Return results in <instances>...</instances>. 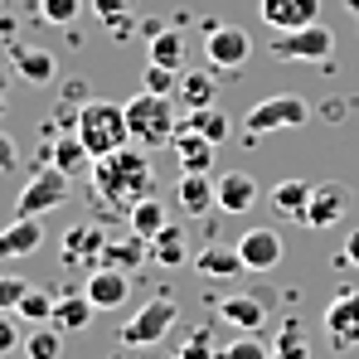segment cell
Listing matches in <instances>:
<instances>
[{"instance_id": "6da1fadb", "label": "cell", "mask_w": 359, "mask_h": 359, "mask_svg": "<svg viewBox=\"0 0 359 359\" xmlns=\"http://www.w3.org/2000/svg\"><path fill=\"white\" fill-rule=\"evenodd\" d=\"M151 194H156V170H151V151L141 146H121L117 156L97 161L88 175V199L93 209H102V219H126Z\"/></svg>"}, {"instance_id": "7a4b0ae2", "label": "cell", "mask_w": 359, "mask_h": 359, "mask_svg": "<svg viewBox=\"0 0 359 359\" xmlns=\"http://www.w3.org/2000/svg\"><path fill=\"white\" fill-rule=\"evenodd\" d=\"M73 131L83 136V146L93 151V161H107V156H117L121 146H131L126 107L107 102V97H93V102H83V112H78V126H73Z\"/></svg>"}, {"instance_id": "3957f363", "label": "cell", "mask_w": 359, "mask_h": 359, "mask_svg": "<svg viewBox=\"0 0 359 359\" xmlns=\"http://www.w3.org/2000/svg\"><path fill=\"white\" fill-rule=\"evenodd\" d=\"M126 126H131V141H136L141 151H165V146L175 141V131H180L175 102L141 88V93L126 102Z\"/></svg>"}, {"instance_id": "277c9868", "label": "cell", "mask_w": 359, "mask_h": 359, "mask_svg": "<svg viewBox=\"0 0 359 359\" xmlns=\"http://www.w3.org/2000/svg\"><path fill=\"white\" fill-rule=\"evenodd\" d=\"M267 54H272L277 63H330V54H335V34H330L320 20L306 25V29H272Z\"/></svg>"}, {"instance_id": "5b68a950", "label": "cell", "mask_w": 359, "mask_h": 359, "mask_svg": "<svg viewBox=\"0 0 359 359\" xmlns=\"http://www.w3.org/2000/svg\"><path fill=\"white\" fill-rule=\"evenodd\" d=\"M175 325H180V306L170 297H151L146 306H136V316H126V325H121V345L151 350V345H161Z\"/></svg>"}, {"instance_id": "8992f818", "label": "cell", "mask_w": 359, "mask_h": 359, "mask_svg": "<svg viewBox=\"0 0 359 359\" xmlns=\"http://www.w3.org/2000/svg\"><path fill=\"white\" fill-rule=\"evenodd\" d=\"M68 184H73V180L63 175V170H54V165H34V175L25 180V189H20V199H15V214H20V219H44V214L63 209Z\"/></svg>"}, {"instance_id": "52a82bcc", "label": "cell", "mask_w": 359, "mask_h": 359, "mask_svg": "<svg viewBox=\"0 0 359 359\" xmlns=\"http://www.w3.org/2000/svg\"><path fill=\"white\" fill-rule=\"evenodd\" d=\"M306 117H311V107H306L301 97L277 93V97H262V102H252V107H248L243 131H248V141H252V136H272V131H297Z\"/></svg>"}, {"instance_id": "ba28073f", "label": "cell", "mask_w": 359, "mask_h": 359, "mask_svg": "<svg viewBox=\"0 0 359 359\" xmlns=\"http://www.w3.org/2000/svg\"><path fill=\"white\" fill-rule=\"evenodd\" d=\"M204 59L214 73H238L252 59V39L238 25H204Z\"/></svg>"}, {"instance_id": "9c48e42d", "label": "cell", "mask_w": 359, "mask_h": 359, "mask_svg": "<svg viewBox=\"0 0 359 359\" xmlns=\"http://www.w3.org/2000/svg\"><path fill=\"white\" fill-rule=\"evenodd\" d=\"M350 204H355V194H350V184H340V180H325V184H316V194H311V204H306V229H316V233H325V229H335L345 214H350Z\"/></svg>"}, {"instance_id": "30bf717a", "label": "cell", "mask_w": 359, "mask_h": 359, "mask_svg": "<svg viewBox=\"0 0 359 359\" xmlns=\"http://www.w3.org/2000/svg\"><path fill=\"white\" fill-rule=\"evenodd\" d=\"M39 165H54V170H63L68 180H78V175H93V151L83 146V136L78 131H59V136H49L44 141V161Z\"/></svg>"}, {"instance_id": "8fae6325", "label": "cell", "mask_w": 359, "mask_h": 359, "mask_svg": "<svg viewBox=\"0 0 359 359\" xmlns=\"http://www.w3.org/2000/svg\"><path fill=\"white\" fill-rule=\"evenodd\" d=\"M107 233L97 229V224H73L68 233H63L59 252L68 267H83V272H93V267H102V252H107Z\"/></svg>"}, {"instance_id": "7c38bea8", "label": "cell", "mask_w": 359, "mask_h": 359, "mask_svg": "<svg viewBox=\"0 0 359 359\" xmlns=\"http://www.w3.org/2000/svg\"><path fill=\"white\" fill-rule=\"evenodd\" d=\"M325 335H330L335 350H359V292L355 287H345L325 306Z\"/></svg>"}, {"instance_id": "4fadbf2b", "label": "cell", "mask_w": 359, "mask_h": 359, "mask_svg": "<svg viewBox=\"0 0 359 359\" xmlns=\"http://www.w3.org/2000/svg\"><path fill=\"white\" fill-rule=\"evenodd\" d=\"M233 248H238L248 272H272V267L282 262V252H287V248H282V233H277V229H262V224H252Z\"/></svg>"}, {"instance_id": "5bb4252c", "label": "cell", "mask_w": 359, "mask_h": 359, "mask_svg": "<svg viewBox=\"0 0 359 359\" xmlns=\"http://www.w3.org/2000/svg\"><path fill=\"white\" fill-rule=\"evenodd\" d=\"M214 311H219L224 325H233L243 335H257V330L267 325V301L252 297V292H229V297L214 301Z\"/></svg>"}, {"instance_id": "9a60e30c", "label": "cell", "mask_w": 359, "mask_h": 359, "mask_svg": "<svg viewBox=\"0 0 359 359\" xmlns=\"http://www.w3.org/2000/svg\"><path fill=\"white\" fill-rule=\"evenodd\" d=\"M83 292H88V301H93L97 311H117V306H126V297H131V272L93 267L88 282H83Z\"/></svg>"}, {"instance_id": "2e32d148", "label": "cell", "mask_w": 359, "mask_h": 359, "mask_svg": "<svg viewBox=\"0 0 359 359\" xmlns=\"http://www.w3.org/2000/svg\"><path fill=\"white\" fill-rule=\"evenodd\" d=\"M257 15L267 29H306L320 15V0H257Z\"/></svg>"}, {"instance_id": "e0dca14e", "label": "cell", "mask_w": 359, "mask_h": 359, "mask_svg": "<svg viewBox=\"0 0 359 359\" xmlns=\"http://www.w3.org/2000/svg\"><path fill=\"white\" fill-rule=\"evenodd\" d=\"M10 68H15L25 83L44 88V83L59 78V54H49V49H39V44H10Z\"/></svg>"}, {"instance_id": "ac0fdd59", "label": "cell", "mask_w": 359, "mask_h": 359, "mask_svg": "<svg viewBox=\"0 0 359 359\" xmlns=\"http://www.w3.org/2000/svg\"><path fill=\"white\" fill-rule=\"evenodd\" d=\"M214 194H219V214H248L262 189H257V180L248 170H224L214 180Z\"/></svg>"}, {"instance_id": "d6986e66", "label": "cell", "mask_w": 359, "mask_h": 359, "mask_svg": "<svg viewBox=\"0 0 359 359\" xmlns=\"http://www.w3.org/2000/svg\"><path fill=\"white\" fill-rule=\"evenodd\" d=\"M44 248V224L39 219H10L5 229H0V262H15V257H29V252H39Z\"/></svg>"}, {"instance_id": "ffe728a7", "label": "cell", "mask_w": 359, "mask_h": 359, "mask_svg": "<svg viewBox=\"0 0 359 359\" xmlns=\"http://www.w3.org/2000/svg\"><path fill=\"white\" fill-rule=\"evenodd\" d=\"M170 151H175V161H180V170L184 175H209L214 170V141H204L199 131H189V126H180L175 131V141H170Z\"/></svg>"}, {"instance_id": "44dd1931", "label": "cell", "mask_w": 359, "mask_h": 359, "mask_svg": "<svg viewBox=\"0 0 359 359\" xmlns=\"http://www.w3.org/2000/svg\"><path fill=\"white\" fill-rule=\"evenodd\" d=\"M93 316H97V306L88 301V292H73V287H63L59 301H54V325H59L63 335H78V330H88V325H93Z\"/></svg>"}, {"instance_id": "7402d4cb", "label": "cell", "mask_w": 359, "mask_h": 359, "mask_svg": "<svg viewBox=\"0 0 359 359\" xmlns=\"http://www.w3.org/2000/svg\"><path fill=\"white\" fill-rule=\"evenodd\" d=\"M311 194H316V184H306V180H277V184L267 189V204H272L277 219H297V224H301Z\"/></svg>"}, {"instance_id": "603a6c76", "label": "cell", "mask_w": 359, "mask_h": 359, "mask_svg": "<svg viewBox=\"0 0 359 359\" xmlns=\"http://www.w3.org/2000/svg\"><path fill=\"white\" fill-rule=\"evenodd\" d=\"M194 272L199 277H214V282H233L238 272H248L238 257V248H229V243H209L199 257H194Z\"/></svg>"}, {"instance_id": "cb8c5ba5", "label": "cell", "mask_w": 359, "mask_h": 359, "mask_svg": "<svg viewBox=\"0 0 359 359\" xmlns=\"http://www.w3.org/2000/svg\"><path fill=\"white\" fill-rule=\"evenodd\" d=\"M175 204L189 219H204L209 209H219V194H214V180L209 175H180L175 184Z\"/></svg>"}, {"instance_id": "d4e9b609", "label": "cell", "mask_w": 359, "mask_h": 359, "mask_svg": "<svg viewBox=\"0 0 359 359\" xmlns=\"http://www.w3.org/2000/svg\"><path fill=\"white\" fill-rule=\"evenodd\" d=\"M214 93H219V78H214V68H184L180 73V102H184V112H199V107H214Z\"/></svg>"}, {"instance_id": "484cf974", "label": "cell", "mask_w": 359, "mask_h": 359, "mask_svg": "<svg viewBox=\"0 0 359 359\" xmlns=\"http://www.w3.org/2000/svg\"><path fill=\"white\" fill-rule=\"evenodd\" d=\"M141 262H151V238H141V233L112 238L102 252V267H117V272H136Z\"/></svg>"}, {"instance_id": "4316f807", "label": "cell", "mask_w": 359, "mask_h": 359, "mask_svg": "<svg viewBox=\"0 0 359 359\" xmlns=\"http://www.w3.org/2000/svg\"><path fill=\"white\" fill-rule=\"evenodd\" d=\"M126 224H131V233H141V238H156L165 224H170V209H165V199H141L131 214H126Z\"/></svg>"}, {"instance_id": "83f0119b", "label": "cell", "mask_w": 359, "mask_h": 359, "mask_svg": "<svg viewBox=\"0 0 359 359\" xmlns=\"http://www.w3.org/2000/svg\"><path fill=\"white\" fill-rule=\"evenodd\" d=\"M180 126H189V131H199L204 141H214V146H224L229 141V131H233V121L224 117L219 107H199V112H184Z\"/></svg>"}, {"instance_id": "f1b7e54d", "label": "cell", "mask_w": 359, "mask_h": 359, "mask_svg": "<svg viewBox=\"0 0 359 359\" xmlns=\"http://www.w3.org/2000/svg\"><path fill=\"white\" fill-rule=\"evenodd\" d=\"M184 34L180 29H156L151 34V63H161V68H175V73H184Z\"/></svg>"}, {"instance_id": "f546056e", "label": "cell", "mask_w": 359, "mask_h": 359, "mask_svg": "<svg viewBox=\"0 0 359 359\" xmlns=\"http://www.w3.org/2000/svg\"><path fill=\"white\" fill-rule=\"evenodd\" d=\"M189 243H184V229L180 224H165L156 238H151V262H161V267H180L189 252H184Z\"/></svg>"}, {"instance_id": "4dcf8cb0", "label": "cell", "mask_w": 359, "mask_h": 359, "mask_svg": "<svg viewBox=\"0 0 359 359\" xmlns=\"http://www.w3.org/2000/svg\"><path fill=\"white\" fill-rule=\"evenodd\" d=\"M25 355L29 359H63V330L49 320V325H34L25 335Z\"/></svg>"}, {"instance_id": "1f68e13d", "label": "cell", "mask_w": 359, "mask_h": 359, "mask_svg": "<svg viewBox=\"0 0 359 359\" xmlns=\"http://www.w3.org/2000/svg\"><path fill=\"white\" fill-rule=\"evenodd\" d=\"M54 301H59V292H49V287H29L15 316L29 320V325H49V320H54Z\"/></svg>"}, {"instance_id": "d6a6232c", "label": "cell", "mask_w": 359, "mask_h": 359, "mask_svg": "<svg viewBox=\"0 0 359 359\" xmlns=\"http://www.w3.org/2000/svg\"><path fill=\"white\" fill-rule=\"evenodd\" d=\"M272 359H311V340H306L301 320H282L277 345H272Z\"/></svg>"}, {"instance_id": "836d02e7", "label": "cell", "mask_w": 359, "mask_h": 359, "mask_svg": "<svg viewBox=\"0 0 359 359\" xmlns=\"http://www.w3.org/2000/svg\"><path fill=\"white\" fill-rule=\"evenodd\" d=\"M219 359H272V345H262V335H243L238 330V340L219 345Z\"/></svg>"}, {"instance_id": "e575fe53", "label": "cell", "mask_w": 359, "mask_h": 359, "mask_svg": "<svg viewBox=\"0 0 359 359\" xmlns=\"http://www.w3.org/2000/svg\"><path fill=\"white\" fill-rule=\"evenodd\" d=\"M175 359H219V345H214V325H199L184 345H180Z\"/></svg>"}, {"instance_id": "d590c367", "label": "cell", "mask_w": 359, "mask_h": 359, "mask_svg": "<svg viewBox=\"0 0 359 359\" xmlns=\"http://www.w3.org/2000/svg\"><path fill=\"white\" fill-rule=\"evenodd\" d=\"M141 88H146V93H161V97H170V93H180V73H175V68H161V63H146V73H141Z\"/></svg>"}, {"instance_id": "8d00e7d4", "label": "cell", "mask_w": 359, "mask_h": 359, "mask_svg": "<svg viewBox=\"0 0 359 359\" xmlns=\"http://www.w3.org/2000/svg\"><path fill=\"white\" fill-rule=\"evenodd\" d=\"M83 15V0H39V20L44 25H73Z\"/></svg>"}, {"instance_id": "74e56055", "label": "cell", "mask_w": 359, "mask_h": 359, "mask_svg": "<svg viewBox=\"0 0 359 359\" xmlns=\"http://www.w3.org/2000/svg\"><path fill=\"white\" fill-rule=\"evenodd\" d=\"M29 287H34V282H25V277H0V316H15Z\"/></svg>"}, {"instance_id": "f35d334b", "label": "cell", "mask_w": 359, "mask_h": 359, "mask_svg": "<svg viewBox=\"0 0 359 359\" xmlns=\"http://www.w3.org/2000/svg\"><path fill=\"white\" fill-rule=\"evenodd\" d=\"M25 345V335H20V320H10V316H0V359L15 355Z\"/></svg>"}, {"instance_id": "ab89813d", "label": "cell", "mask_w": 359, "mask_h": 359, "mask_svg": "<svg viewBox=\"0 0 359 359\" xmlns=\"http://www.w3.org/2000/svg\"><path fill=\"white\" fill-rule=\"evenodd\" d=\"M93 10H97L102 25H112L117 15H131V0H93Z\"/></svg>"}, {"instance_id": "60d3db41", "label": "cell", "mask_w": 359, "mask_h": 359, "mask_svg": "<svg viewBox=\"0 0 359 359\" xmlns=\"http://www.w3.org/2000/svg\"><path fill=\"white\" fill-rule=\"evenodd\" d=\"M15 165H20V151H15V141L0 131V170H15Z\"/></svg>"}, {"instance_id": "b9f144b4", "label": "cell", "mask_w": 359, "mask_h": 359, "mask_svg": "<svg viewBox=\"0 0 359 359\" xmlns=\"http://www.w3.org/2000/svg\"><path fill=\"white\" fill-rule=\"evenodd\" d=\"M340 267H359V229L345 238V252H340Z\"/></svg>"}, {"instance_id": "7bdbcfd3", "label": "cell", "mask_w": 359, "mask_h": 359, "mask_svg": "<svg viewBox=\"0 0 359 359\" xmlns=\"http://www.w3.org/2000/svg\"><path fill=\"white\" fill-rule=\"evenodd\" d=\"M345 10H350V15H355V25H359V0H345Z\"/></svg>"}, {"instance_id": "ee69618b", "label": "cell", "mask_w": 359, "mask_h": 359, "mask_svg": "<svg viewBox=\"0 0 359 359\" xmlns=\"http://www.w3.org/2000/svg\"><path fill=\"white\" fill-rule=\"evenodd\" d=\"M0 117H5V97H0Z\"/></svg>"}]
</instances>
